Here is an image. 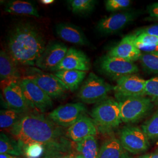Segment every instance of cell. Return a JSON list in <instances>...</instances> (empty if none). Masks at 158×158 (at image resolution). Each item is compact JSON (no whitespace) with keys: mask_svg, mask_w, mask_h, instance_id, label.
Wrapping results in <instances>:
<instances>
[{"mask_svg":"<svg viewBox=\"0 0 158 158\" xmlns=\"http://www.w3.org/2000/svg\"><path fill=\"white\" fill-rule=\"evenodd\" d=\"M10 132L22 148L32 143L42 145L45 158L66 154L70 149L62 127L41 114H24Z\"/></svg>","mask_w":158,"mask_h":158,"instance_id":"1","label":"cell"},{"mask_svg":"<svg viewBox=\"0 0 158 158\" xmlns=\"http://www.w3.org/2000/svg\"><path fill=\"white\" fill-rule=\"evenodd\" d=\"M46 46L43 35L29 23L17 25L8 38V53L15 62L23 65H35Z\"/></svg>","mask_w":158,"mask_h":158,"instance_id":"2","label":"cell"},{"mask_svg":"<svg viewBox=\"0 0 158 158\" xmlns=\"http://www.w3.org/2000/svg\"><path fill=\"white\" fill-rule=\"evenodd\" d=\"M91 115L96 127L104 133H108L121 123L118 102L113 98H106L97 104Z\"/></svg>","mask_w":158,"mask_h":158,"instance_id":"3","label":"cell"},{"mask_svg":"<svg viewBox=\"0 0 158 158\" xmlns=\"http://www.w3.org/2000/svg\"><path fill=\"white\" fill-rule=\"evenodd\" d=\"M122 122L132 123L143 118L153 107L152 100L145 96L131 97L117 99Z\"/></svg>","mask_w":158,"mask_h":158,"instance_id":"4","label":"cell"},{"mask_svg":"<svg viewBox=\"0 0 158 158\" xmlns=\"http://www.w3.org/2000/svg\"><path fill=\"white\" fill-rule=\"evenodd\" d=\"M114 88L104 79L90 73L81 85L77 97L86 104L98 103L107 98L108 94L114 90Z\"/></svg>","mask_w":158,"mask_h":158,"instance_id":"5","label":"cell"},{"mask_svg":"<svg viewBox=\"0 0 158 158\" xmlns=\"http://www.w3.org/2000/svg\"><path fill=\"white\" fill-rule=\"evenodd\" d=\"M119 141L125 151L133 154L144 152L149 147V138L142 130L134 126H125L119 133Z\"/></svg>","mask_w":158,"mask_h":158,"instance_id":"6","label":"cell"},{"mask_svg":"<svg viewBox=\"0 0 158 158\" xmlns=\"http://www.w3.org/2000/svg\"><path fill=\"white\" fill-rule=\"evenodd\" d=\"M18 83L31 108L44 113L52 107V99L32 80L27 77Z\"/></svg>","mask_w":158,"mask_h":158,"instance_id":"7","label":"cell"},{"mask_svg":"<svg viewBox=\"0 0 158 158\" xmlns=\"http://www.w3.org/2000/svg\"><path fill=\"white\" fill-rule=\"evenodd\" d=\"M102 72L113 79L133 75L138 72L139 69L133 62L106 55L102 57L100 62Z\"/></svg>","mask_w":158,"mask_h":158,"instance_id":"8","label":"cell"},{"mask_svg":"<svg viewBox=\"0 0 158 158\" xmlns=\"http://www.w3.org/2000/svg\"><path fill=\"white\" fill-rule=\"evenodd\" d=\"M86 108L81 102L68 103L60 106L49 114V118L62 128H69L85 115Z\"/></svg>","mask_w":158,"mask_h":158,"instance_id":"9","label":"cell"},{"mask_svg":"<svg viewBox=\"0 0 158 158\" xmlns=\"http://www.w3.org/2000/svg\"><path fill=\"white\" fill-rule=\"evenodd\" d=\"M146 80L135 74L124 76L117 80L114 88L117 99L131 97H143L146 94Z\"/></svg>","mask_w":158,"mask_h":158,"instance_id":"10","label":"cell"},{"mask_svg":"<svg viewBox=\"0 0 158 158\" xmlns=\"http://www.w3.org/2000/svg\"><path fill=\"white\" fill-rule=\"evenodd\" d=\"M68 51V48L63 44L51 43L46 46L35 65L40 69L52 72L62 62Z\"/></svg>","mask_w":158,"mask_h":158,"instance_id":"11","label":"cell"},{"mask_svg":"<svg viewBox=\"0 0 158 158\" xmlns=\"http://www.w3.org/2000/svg\"><path fill=\"white\" fill-rule=\"evenodd\" d=\"M137 16V12L130 11L113 14L101 19L97 23L96 28L100 34H114L123 29Z\"/></svg>","mask_w":158,"mask_h":158,"instance_id":"12","label":"cell"},{"mask_svg":"<svg viewBox=\"0 0 158 158\" xmlns=\"http://www.w3.org/2000/svg\"><path fill=\"white\" fill-rule=\"evenodd\" d=\"M27 77L38 85L52 99L62 97L68 90L62 82L53 74L40 73Z\"/></svg>","mask_w":158,"mask_h":158,"instance_id":"13","label":"cell"},{"mask_svg":"<svg viewBox=\"0 0 158 158\" xmlns=\"http://www.w3.org/2000/svg\"><path fill=\"white\" fill-rule=\"evenodd\" d=\"M90 68L89 59L85 53L74 48H70L62 62L52 72L71 70L87 72Z\"/></svg>","mask_w":158,"mask_h":158,"instance_id":"14","label":"cell"},{"mask_svg":"<svg viewBox=\"0 0 158 158\" xmlns=\"http://www.w3.org/2000/svg\"><path fill=\"white\" fill-rule=\"evenodd\" d=\"M2 91L8 109L22 114L28 112L31 107L19 83H11L2 89Z\"/></svg>","mask_w":158,"mask_h":158,"instance_id":"15","label":"cell"},{"mask_svg":"<svg viewBox=\"0 0 158 158\" xmlns=\"http://www.w3.org/2000/svg\"><path fill=\"white\" fill-rule=\"evenodd\" d=\"M135 40V34L125 36L117 45L110 51L108 55L133 62L140 59L142 53L141 51L136 47Z\"/></svg>","mask_w":158,"mask_h":158,"instance_id":"16","label":"cell"},{"mask_svg":"<svg viewBox=\"0 0 158 158\" xmlns=\"http://www.w3.org/2000/svg\"><path fill=\"white\" fill-rule=\"evenodd\" d=\"M97 134V128L93 120L83 115L68 128L66 136L74 142H77L90 136Z\"/></svg>","mask_w":158,"mask_h":158,"instance_id":"17","label":"cell"},{"mask_svg":"<svg viewBox=\"0 0 158 158\" xmlns=\"http://www.w3.org/2000/svg\"><path fill=\"white\" fill-rule=\"evenodd\" d=\"M16 63L10 55L4 51L0 52V79L2 89L11 83H18Z\"/></svg>","mask_w":158,"mask_h":158,"instance_id":"18","label":"cell"},{"mask_svg":"<svg viewBox=\"0 0 158 158\" xmlns=\"http://www.w3.org/2000/svg\"><path fill=\"white\" fill-rule=\"evenodd\" d=\"M55 30L57 35L64 41L77 45H89L83 32L74 25L68 23H59L57 25Z\"/></svg>","mask_w":158,"mask_h":158,"instance_id":"19","label":"cell"},{"mask_svg":"<svg viewBox=\"0 0 158 158\" xmlns=\"http://www.w3.org/2000/svg\"><path fill=\"white\" fill-rule=\"evenodd\" d=\"M77 158H98L99 148L94 136H90L74 145Z\"/></svg>","mask_w":158,"mask_h":158,"instance_id":"20","label":"cell"},{"mask_svg":"<svg viewBox=\"0 0 158 158\" xmlns=\"http://www.w3.org/2000/svg\"><path fill=\"white\" fill-rule=\"evenodd\" d=\"M98 158H130L119 140L111 138L104 142L100 149Z\"/></svg>","mask_w":158,"mask_h":158,"instance_id":"21","label":"cell"},{"mask_svg":"<svg viewBox=\"0 0 158 158\" xmlns=\"http://www.w3.org/2000/svg\"><path fill=\"white\" fill-rule=\"evenodd\" d=\"M87 72L79 70H59L54 75L59 79L68 90L74 91L79 88L86 76Z\"/></svg>","mask_w":158,"mask_h":158,"instance_id":"22","label":"cell"},{"mask_svg":"<svg viewBox=\"0 0 158 158\" xmlns=\"http://www.w3.org/2000/svg\"><path fill=\"white\" fill-rule=\"evenodd\" d=\"M5 11L14 14L30 15L37 18L40 17L36 7L31 2L25 1H10L6 3Z\"/></svg>","mask_w":158,"mask_h":158,"instance_id":"23","label":"cell"},{"mask_svg":"<svg viewBox=\"0 0 158 158\" xmlns=\"http://www.w3.org/2000/svg\"><path fill=\"white\" fill-rule=\"evenodd\" d=\"M0 153L18 157L23 155V148L17 140L14 138H10L2 132L0 135Z\"/></svg>","mask_w":158,"mask_h":158,"instance_id":"24","label":"cell"},{"mask_svg":"<svg viewBox=\"0 0 158 158\" xmlns=\"http://www.w3.org/2000/svg\"><path fill=\"white\" fill-rule=\"evenodd\" d=\"M24 114L11 109L1 110L0 128L1 130H11Z\"/></svg>","mask_w":158,"mask_h":158,"instance_id":"25","label":"cell"},{"mask_svg":"<svg viewBox=\"0 0 158 158\" xmlns=\"http://www.w3.org/2000/svg\"><path fill=\"white\" fill-rule=\"evenodd\" d=\"M140 60L142 66L148 72L158 74V51L142 53Z\"/></svg>","mask_w":158,"mask_h":158,"instance_id":"26","label":"cell"},{"mask_svg":"<svg viewBox=\"0 0 158 158\" xmlns=\"http://www.w3.org/2000/svg\"><path fill=\"white\" fill-rule=\"evenodd\" d=\"M142 131L149 139H158V110L152 117L142 126Z\"/></svg>","mask_w":158,"mask_h":158,"instance_id":"27","label":"cell"},{"mask_svg":"<svg viewBox=\"0 0 158 158\" xmlns=\"http://www.w3.org/2000/svg\"><path fill=\"white\" fill-rule=\"evenodd\" d=\"M72 10L76 14H86L90 12L96 4L93 0H71L68 1Z\"/></svg>","mask_w":158,"mask_h":158,"instance_id":"28","label":"cell"},{"mask_svg":"<svg viewBox=\"0 0 158 158\" xmlns=\"http://www.w3.org/2000/svg\"><path fill=\"white\" fill-rule=\"evenodd\" d=\"M23 155L27 158H40L45 152L44 147L38 143L29 144L23 147Z\"/></svg>","mask_w":158,"mask_h":158,"instance_id":"29","label":"cell"},{"mask_svg":"<svg viewBox=\"0 0 158 158\" xmlns=\"http://www.w3.org/2000/svg\"><path fill=\"white\" fill-rule=\"evenodd\" d=\"M106 10L109 11H116L128 8L131 4L130 0H108L106 2Z\"/></svg>","mask_w":158,"mask_h":158,"instance_id":"30","label":"cell"},{"mask_svg":"<svg viewBox=\"0 0 158 158\" xmlns=\"http://www.w3.org/2000/svg\"><path fill=\"white\" fill-rule=\"evenodd\" d=\"M145 90L147 96L158 102V77L146 80Z\"/></svg>","mask_w":158,"mask_h":158,"instance_id":"31","label":"cell"},{"mask_svg":"<svg viewBox=\"0 0 158 158\" xmlns=\"http://www.w3.org/2000/svg\"><path fill=\"white\" fill-rule=\"evenodd\" d=\"M135 42L150 46H158V37L147 34H135Z\"/></svg>","mask_w":158,"mask_h":158,"instance_id":"32","label":"cell"},{"mask_svg":"<svg viewBox=\"0 0 158 158\" xmlns=\"http://www.w3.org/2000/svg\"><path fill=\"white\" fill-rule=\"evenodd\" d=\"M147 34L158 37V24L153 25L138 31L135 34Z\"/></svg>","mask_w":158,"mask_h":158,"instance_id":"33","label":"cell"},{"mask_svg":"<svg viewBox=\"0 0 158 158\" xmlns=\"http://www.w3.org/2000/svg\"><path fill=\"white\" fill-rule=\"evenodd\" d=\"M148 12L150 17L158 19V2L148 6Z\"/></svg>","mask_w":158,"mask_h":158,"instance_id":"34","label":"cell"},{"mask_svg":"<svg viewBox=\"0 0 158 158\" xmlns=\"http://www.w3.org/2000/svg\"><path fill=\"white\" fill-rule=\"evenodd\" d=\"M53 158H77L74 153H66L56 156Z\"/></svg>","mask_w":158,"mask_h":158,"instance_id":"35","label":"cell"},{"mask_svg":"<svg viewBox=\"0 0 158 158\" xmlns=\"http://www.w3.org/2000/svg\"><path fill=\"white\" fill-rule=\"evenodd\" d=\"M15 156L8 153H0V158H14Z\"/></svg>","mask_w":158,"mask_h":158,"instance_id":"36","label":"cell"},{"mask_svg":"<svg viewBox=\"0 0 158 158\" xmlns=\"http://www.w3.org/2000/svg\"><path fill=\"white\" fill-rule=\"evenodd\" d=\"M53 2H54L53 0H42V1H41V2L44 4H45V5L51 4L52 3H53Z\"/></svg>","mask_w":158,"mask_h":158,"instance_id":"37","label":"cell"},{"mask_svg":"<svg viewBox=\"0 0 158 158\" xmlns=\"http://www.w3.org/2000/svg\"><path fill=\"white\" fill-rule=\"evenodd\" d=\"M151 158H158V149L152 155H151Z\"/></svg>","mask_w":158,"mask_h":158,"instance_id":"38","label":"cell"},{"mask_svg":"<svg viewBox=\"0 0 158 158\" xmlns=\"http://www.w3.org/2000/svg\"><path fill=\"white\" fill-rule=\"evenodd\" d=\"M139 158H151V155L147 154V155H145L139 157Z\"/></svg>","mask_w":158,"mask_h":158,"instance_id":"39","label":"cell"},{"mask_svg":"<svg viewBox=\"0 0 158 158\" xmlns=\"http://www.w3.org/2000/svg\"><path fill=\"white\" fill-rule=\"evenodd\" d=\"M21 158V157H18V156H15V158Z\"/></svg>","mask_w":158,"mask_h":158,"instance_id":"40","label":"cell"},{"mask_svg":"<svg viewBox=\"0 0 158 158\" xmlns=\"http://www.w3.org/2000/svg\"><path fill=\"white\" fill-rule=\"evenodd\" d=\"M26 158H27V157H25Z\"/></svg>","mask_w":158,"mask_h":158,"instance_id":"41","label":"cell"}]
</instances>
